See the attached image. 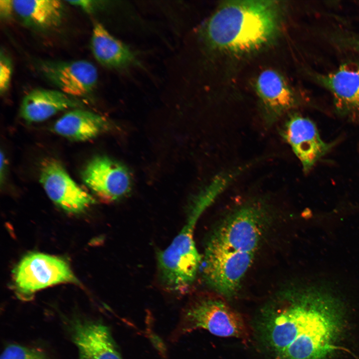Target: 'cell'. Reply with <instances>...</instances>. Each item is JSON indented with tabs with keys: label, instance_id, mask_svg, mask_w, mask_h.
Masks as SVG:
<instances>
[{
	"label": "cell",
	"instance_id": "obj_1",
	"mask_svg": "<svg viewBox=\"0 0 359 359\" xmlns=\"http://www.w3.org/2000/svg\"><path fill=\"white\" fill-rule=\"evenodd\" d=\"M342 319L339 306L328 298L287 293L263 312L259 327L276 359H325L337 348Z\"/></svg>",
	"mask_w": 359,
	"mask_h": 359
},
{
	"label": "cell",
	"instance_id": "obj_2",
	"mask_svg": "<svg viewBox=\"0 0 359 359\" xmlns=\"http://www.w3.org/2000/svg\"><path fill=\"white\" fill-rule=\"evenodd\" d=\"M282 16L278 1H226L207 21L204 39L210 48L229 53L255 52L278 35Z\"/></svg>",
	"mask_w": 359,
	"mask_h": 359
},
{
	"label": "cell",
	"instance_id": "obj_3",
	"mask_svg": "<svg viewBox=\"0 0 359 359\" xmlns=\"http://www.w3.org/2000/svg\"><path fill=\"white\" fill-rule=\"evenodd\" d=\"M208 205L203 199L196 198L179 233L157 255L160 278L169 290L183 293L195 279L201 258L194 240V229L198 218Z\"/></svg>",
	"mask_w": 359,
	"mask_h": 359
},
{
	"label": "cell",
	"instance_id": "obj_4",
	"mask_svg": "<svg viewBox=\"0 0 359 359\" xmlns=\"http://www.w3.org/2000/svg\"><path fill=\"white\" fill-rule=\"evenodd\" d=\"M266 212L259 204L244 205L233 211L213 232L204 256L236 258L255 254L262 237Z\"/></svg>",
	"mask_w": 359,
	"mask_h": 359
},
{
	"label": "cell",
	"instance_id": "obj_5",
	"mask_svg": "<svg viewBox=\"0 0 359 359\" xmlns=\"http://www.w3.org/2000/svg\"><path fill=\"white\" fill-rule=\"evenodd\" d=\"M14 291L20 300L28 301L38 291L63 283L78 281L67 262L60 257L38 252L24 256L13 272Z\"/></svg>",
	"mask_w": 359,
	"mask_h": 359
},
{
	"label": "cell",
	"instance_id": "obj_6",
	"mask_svg": "<svg viewBox=\"0 0 359 359\" xmlns=\"http://www.w3.org/2000/svg\"><path fill=\"white\" fill-rule=\"evenodd\" d=\"M183 332L202 329L221 337H242L245 326L241 316L223 302L204 299L185 310L181 327Z\"/></svg>",
	"mask_w": 359,
	"mask_h": 359
},
{
	"label": "cell",
	"instance_id": "obj_7",
	"mask_svg": "<svg viewBox=\"0 0 359 359\" xmlns=\"http://www.w3.org/2000/svg\"><path fill=\"white\" fill-rule=\"evenodd\" d=\"M40 182L49 198L71 213H80L95 202L94 198L70 177L63 165L53 158L41 162Z\"/></svg>",
	"mask_w": 359,
	"mask_h": 359
},
{
	"label": "cell",
	"instance_id": "obj_8",
	"mask_svg": "<svg viewBox=\"0 0 359 359\" xmlns=\"http://www.w3.org/2000/svg\"><path fill=\"white\" fill-rule=\"evenodd\" d=\"M79 359H123L109 328L100 321L80 315L63 316Z\"/></svg>",
	"mask_w": 359,
	"mask_h": 359
},
{
	"label": "cell",
	"instance_id": "obj_9",
	"mask_svg": "<svg viewBox=\"0 0 359 359\" xmlns=\"http://www.w3.org/2000/svg\"><path fill=\"white\" fill-rule=\"evenodd\" d=\"M81 178L93 193L106 201L122 197L131 188L127 169L106 156H96L90 160L82 171Z\"/></svg>",
	"mask_w": 359,
	"mask_h": 359
},
{
	"label": "cell",
	"instance_id": "obj_10",
	"mask_svg": "<svg viewBox=\"0 0 359 359\" xmlns=\"http://www.w3.org/2000/svg\"><path fill=\"white\" fill-rule=\"evenodd\" d=\"M39 68L44 77L58 90L70 97L89 95L98 81L96 67L85 60L44 61Z\"/></svg>",
	"mask_w": 359,
	"mask_h": 359
},
{
	"label": "cell",
	"instance_id": "obj_11",
	"mask_svg": "<svg viewBox=\"0 0 359 359\" xmlns=\"http://www.w3.org/2000/svg\"><path fill=\"white\" fill-rule=\"evenodd\" d=\"M283 137L306 173L309 172L331 148V145L321 138L315 123L298 115L291 116L286 122Z\"/></svg>",
	"mask_w": 359,
	"mask_h": 359
},
{
	"label": "cell",
	"instance_id": "obj_12",
	"mask_svg": "<svg viewBox=\"0 0 359 359\" xmlns=\"http://www.w3.org/2000/svg\"><path fill=\"white\" fill-rule=\"evenodd\" d=\"M317 79L331 93L339 111L350 114L359 111V64L346 63Z\"/></svg>",
	"mask_w": 359,
	"mask_h": 359
},
{
	"label": "cell",
	"instance_id": "obj_13",
	"mask_svg": "<svg viewBox=\"0 0 359 359\" xmlns=\"http://www.w3.org/2000/svg\"><path fill=\"white\" fill-rule=\"evenodd\" d=\"M90 46L96 60L107 68L125 70L140 64L135 51L100 23L94 25Z\"/></svg>",
	"mask_w": 359,
	"mask_h": 359
},
{
	"label": "cell",
	"instance_id": "obj_14",
	"mask_svg": "<svg viewBox=\"0 0 359 359\" xmlns=\"http://www.w3.org/2000/svg\"><path fill=\"white\" fill-rule=\"evenodd\" d=\"M78 105L72 97L59 90L35 88L23 97L20 115L27 122H40L60 111Z\"/></svg>",
	"mask_w": 359,
	"mask_h": 359
},
{
	"label": "cell",
	"instance_id": "obj_15",
	"mask_svg": "<svg viewBox=\"0 0 359 359\" xmlns=\"http://www.w3.org/2000/svg\"><path fill=\"white\" fill-rule=\"evenodd\" d=\"M255 88L271 120L290 109L295 103L294 94L286 81L273 70L262 72L257 78Z\"/></svg>",
	"mask_w": 359,
	"mask_h": 359
},
{
	"label": "cell",
	"instance_id": "obj_16",
	"mask_svg": "<svg viewBox=\"0 0 359 359\" xmlns=\"http://www.w3.org/2000/svg\"><path fill=\"white\" fill-rule=\"evenodd\" d=\"M108 128V122L101 115L87 110L76 109L59 118L54 123L52 130L71 141L84 142L96 138Z\"/></svg>",
	"mask_w": 359,
	"mask_h": 359
},
{
	"label": "cell",
	"instance_id": "obj_17",
	"mask_svg": "<svg viewBox=\"0 0 359 359\" xmlns=\"http://www.w3.org/2000/svg\"><path fill=\"white\" fill-rule=\"evenodd\" d=\"M13 5L25 23L40 28L57 26L63 14V4L58 0H14Z\"/></svg>",
	"mask_w": 359,
	"mask_h": 359
},
{
	"label": "cell",
	"instance_id": "obj_18",
	"mask_svg": "<svg viewBox=\"0 0 359 359\" xmlns=\"http://www.w3.org/2000/svg\"><path fill=\"white\" fill-rule=\"evenodd\" d=\"M0 359H49L47 355L37 348L11 344L5 347Z\"/></svg>",
	"mask_w": 359,
	"mask_h": 359
},
{
	"label": "cell",
	"instance_id": "obj_19",
	"mask_svg": "<svg viewBox=\"0 0 359 359\" xmlns=\"http://www.w3.org/2000/svg\"><path fill=\"white\" fill-rule=\"evenodd\" d=\"M12 74V68L10 61L2 53L0 60V92L4 93L7 90Z\"/></svg>",
	"mask_w": 359,
	"mask_h": 359
},
{
	"label": "cell",
	"instance_id": "obj_20",
	"mask_svg": "<svg viewBox=\"0 0 359 359\" xmlns=\"http://www.w3.org/2000/svg\"><path fill=\"white\" fill-rule=\"evenodd\" d=\"M67 2L88 12L93 11L98 5L96 1L91 0H68Z\"/></svg>",
	"mask_w": 359,
	"mask_h": 359
},
{
	"label": "cell",
	"instance_id": "obj_21",
	"mask_svg": "<svg viewBox=\"0 0 359 359\" xmlns=\"http://www.w3.org/2000/svg\"><path fill=\"white\" fill-rule=\"evenodd\" d=\"M0 11L1 16L4 17L10 16L12 12L14 11L13 0H0Z\"/></svg>",
	"mask_w": 359,
	"mask_h": 359
},
{
	"label": "cell",
	"instance_id": "obj_22",
	"mask_svg": "<svg viewBox=\"0 0 359 359\" xmlns=\"http://www.w3.org/2000/svg\"><path fill=\"white\" fill-rule=\"evenodd\" d=\"M342 40L343 43L348 47L359 52V39L352 37H347L343 38Z\"/></svg>",
	"mask_w": 359,
	"mask_h": 359
},
{
	"label": "cell",
	"instance_id": "obj_23",
	"mask_svg": "<svg viewBox=\"0 0 359 359\" xmlns=\"http://www.w3.org/2000/svg\"><path fill=\"white\" fill-rule=\"evenodd\" d=\"M5 156L3 155L2 151L0 153V182L2 183V180H3V176L4 175L5 170Z\"/></svg>",
	"mask_w": 359,
	"mask_h": 359
}]
</instances>
